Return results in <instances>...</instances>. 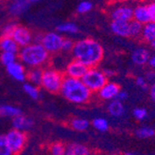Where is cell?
<instances>
[{
	"label": "cell",
	"mask_w": 155,
	"mask_h": 155,
	"mask_svg": "<svg viewBox=\"0 0 155 155\" xmlns=\"http://www.w3.org/2000/svg\"><path fill=\"white\" fill-rule=\"evenodd\" d=\"M11 151L7 144L5 135H0V155H11Z\"/></svg>",
	"instance_id": "34"
},
{
	"label": "cell",
	"mask_w": 155,
	"mask_h": 155,
	"mask_svg": "<svg viewBox=\"0 0 155 155\" xmlns=\"http://www.w3.org/2000/svg\"><path fill=\"white\" fill-rule=\"evenodd\" d=\"M42 74H43V68H30L29 71H27V80L34 84H36V86H40Z\"/></svg>",
	"instance_id": "23"
},
{
	"label": "cell",
	"mask_w": 155,
	"mask_h": 155,
	"mask_svg": "<svg viewBox=\"0 0 155 155\" xmlns=\"http://www.w3.org/2000/svg\"><path fill=\"white\" fill-rule=\"evenodd\" d=\"M93 8V4L92 2L88 1V0H84V1L80 2L76 8V10L80 14H86L89 12Z\"/></svg>",
	"instance_id": "32"
},
{
	"label": "cell",
	"mask_w": 155,
	"mask_h": 155,
	"mask_svg": "<svg viewBox=\"0 0 155 155\" xmlns=\"http://www.w3.org/2000/svg\"><path fill=\"white\" fill-rule=\"evenodd\" d=\"M148 64L150 65V67L155 69V55L150 56V59H149V61H148Z\"/></svg>",
	"instance_id": "42"
},
{
	"label": "cell",
	"mask_w": 155,
	"mask_h": 155,
	"mask_svg": "<svg viewBox=\"0 0 155 155\" xmlns=\"http://www.w3.org/2000/svg\"><path fill=\"white\" fill-rule=\"evenodd\" d=\"M6 71L11 78L18 82H24L27 79L26 67L20 61H16L15 62L7 65Z\"/></svg>",
	"instance_id": "11"
},
{
	"label": "cell",
	"mask_w": 155,
	"mask_h": 155,
	"mask_svg": "<svg viewBox=\"0 0 155 155\" xmlns=\"http://www.w3.org/2000/svg\"><path fill=\"white\" fill-rule=\"evenodd\" d=\"M21 47L17 44V42L9 35H2L0 37V49L2 51L13 52L18 54Z\"/></svg>",
	"instance_id": "17"
},
{
	"label": "cell",
	"mask_w": 155,
	"mask_h": 155,
	"mask_svg": "<svg viewBox=\"0 0 155 155\" xmlns=\"http://www.w3.org/2000/svg\"><path fill=\"white\" fill-rule=\"evenodd\" d=\"M150 15V21L155 22V0L150 1V3L148 4Z\"/></svg>",
	"instance_id": "38"
},
{
	"label": "cell",
	"mask_w": 155,
	"mask_h": 155,
	"mask_svg": "<svg viewBox=\"0 0 155 155\" xmlns=\"http://www.w3.org/2000/svg\"><path fill=\"white\" fill-rule=\"evenodd\" d=\"M89 121L87 119L81 118V117H74L72 118L69 122V126L71 127L73 130L82 132V131H86L89 127Z\"/></svg>",
	"instance_id": "22"
},
{
	"label": "cell",
	"mask_w": 155,
	"mask_h": 155,
	"mask_svg": "<svg viewBox=\"0 0 155 155\" xmlns=\"http://www.w3.org/2000/svg\"><path fill=\"white\" fill-rule=\"evenodd\" d=\"M141 1H152V0H141Z\"/></svg>",
	"instance_id": "47"
},
{
	"label": "cell",
	"mask_w": 155,
	"mask_h": 155,
	"mask_svg": "<svg viewBox=\"0 0 155 155\" xmlns=\"http://www.w3.org/2000/svg\"><path fill=\"white\" fill-rule=\"evenodd\" d=\"M29 2H31V3H36V2H39V1H41V0H28Z\"/></svg>",
	"instance_id": "45"
},
{
	"label": "cell",
	"mask_w": 155,
	"mask_h": 155,
	"mask_svg": "<svg viewBox=\"0 0 155 155\" xmlns=\"http://www.w3.org/2000/svg\"><path fill=\"white\" fill-rule=\"evenodd\" d=\"M91 124L94 129H96L98 132H106L109 130V127H110L109 122L103 117H97L93 119Z\"/></svg>",
	"instance_id": "28"
},
{
	"label": "cell",
	"mask_w": 155,
	"mask_h": 155,
	"mask_svg": "<svg viewBox=\"0 0 155 155\" xmlns=\"http://www.w3.org/2000/svg\"><path fill=\"white\" fill-rule=\"evenodd\" d=\"M135 82H136V84L138 87H140L141 89H143V90H148L149 89V82L147 81V79L145 78V77H143V76H137V78H136V80H135Z\"/></svg>",
	"instance_id": "36"
},
{
	"label": "cell",
	"mask_w": 155,
	"mask_h": 155,
	"mask_svg": "<svg viewBox=\"0 0 155 155\" xmlns=\"http://www.w3.org/2000/svg\"><path fill=\"white\" fill-rule=\"evenodd\" d=\"M107 110L109 114L115 118H119L124 114V106L123 104V101H118L117 98H114V100L110 101L107 106Z\"/></svg>",
	"instance_id": "20"
},
{
	"label": "cell",
	"mask_w": 155,
	"mask_h": 155,
	"mask_svg": "<svg viewBox=\"0 0 155 155\" xmlns=\"http://www.w3.org/2000/svg\"><path fill=\"white\" fill-rule=\"evenodd\" d=\"M150 47H151V48H153V49H155V39H153L150 43Z\"/></svg>",
	"instance_id": "44"
},
{
	"label": "cell",
	"mask_w": 155,
	"mask_h": 155,
	"mask_svg": "<svg viewBox=\"0 0 155 155\" xmlns=\"http://www.w3.org/2000/svg\"><path fill=\"white\" fill-rule=\"evenodd\" d=\"M82 81L92 93H97L107 83L108 77L104 71L96 66L87 69L84 75L82 77Z\"/></svg>",
	"instance_id": "5"
},
{
	"label": "cell",
	"mask_w": 155,
	"mask_h": 155,
	"mask_svg": "<svg viewBox=\"0 0 155 155\" xmlns=\"http://www.w3.org/2000/svg\"><path fill=\"white\" fill-rule=\"evenodd\" d=\"M110 17L111 21L117 20L130 21L131 20H133V7L125 3L118 4L111 8Z\"/></svg>",
	"instance_id": "8"
},
{
	"label": "cell",
	"mask_w": 155,
	"mask_h": 155,
	"mask_svg": "<svg viewBox=\"0 0 155 155\" xmlns=\"http://www.w3.org/2000/svg\"><path fill=\"white\" fill-rule=\"evenodd\" d=\"M133 20L145 24L150 21V15L148 5L137 4L133 8Z\"/></svg>",
	"instance_id": "13"
},
{
	"label": "cell",
	"mask_w": 155,
	"mask_h": 155,
	"mask_svg": "<svg viewBox=\"0 0 155 155\" xmlns=\"http://www.w3.org/2000/svg\"><path fill=\"white\" fill-rule=\"evenodd\" d=\"M136 136L138 138H150L155 136V130L150 126H142L136 130Z\"/></svg>",
	"instance_id": "30"
},
{
	"label": "cell",
	"mask_w": 155,
	"mask_h": 155,
	"mask_svg": "<svg viewBox=\"0 0 155 155\" xmlns=\"http://www.w3.org/2000/svg\"><path fill=\"white\" fill-rule=\"evenodd\" d=\"M12 38L17 42V44L22 48L27 45L31 44L34 42V35L32 31L25 26L22 25H16L12 35Z\"/></svg>",
	"instance_id": "9"
},
{
	"label": "cell",
	"mask_w": 155,
	"mask_h": 155,
	"mask_svg": "<svg viewBox=\"0 0 155 155\" xmlns=\"http://www.w3.org/2000/svg\"><path fill=\"white\" fill-rule=\"evenodd\" d=\"M149 91H150V98H151L153 101H155V80L151 83L150 87H149Z\"/></svg>",
	"instance_id": "41"
},
{
	"label": "cell",
	"mask_w": 155,
	"mask_h": 155,
	"mask_svg": "<svg viewBox=\"0 0 155 155\" xmlns=\"http://www.w3.org/2000/svg\"><path fill=\"white\" fill-rule=\"evenodd\" d=\"M74 42L71 38H63L62 45H61V51L62 52H71L73 49Z\"/></svg>",
	"instance_id": "35"
},
{
	"label": "cell",
	"mask_w": 155,
	"mask_h": 155,
	"mask_svg": "<svg viewBox=\"0 0 155 155\" xmlns=\"http://www.w3.org/2000/svg\"><path fill=\"white\" fill-rule=\"evenodd\" d=\"M18 60L26 68H44L50 61V54L39 42H32L20 48Z\"/></svg>",
	"instance_id": "3"
},
{
	"label": "cell",
	"mask_w": 155,
	"mask_h": 155,
	"mask_svg": "<svg viewBox=\"0 0 155 155\" xmlns=\"http://www.w3.org/2000/svg\"><path fill=\"white\" fill-rule=\"evenodd\" d=\"M88 67L86 66L84 63L79 61L78 60H72L69 61L64 69V75L69 77H74V78H79L82 79V77L84 75L86 72L87 71Z\"/></svg>",
	"instance_id": "10"
},
{
	"label": "cell",
	"mask_w": 155,
	"mask_h": 155,
	"mask_svg": "<svg viewBox=\"0 0 155 155\" xmlns=\"http://www.w3.org/2000/svg\"><path fill=\"white\" fill-rule=\"evenodd\" d=\"M140 38L149 44L153 39H155V22L154 21H150L149 22L143 24Z\"/></svg>",
	"instance_id": "21"
},
{
	"label": "cell",
	"mask_w": 155,
	"mask_h": 155,
	"mask_svg": "<svg viewBox=\"0 0 155 155\" xmlns=\"http://www.w3.org/2000/svg\"><path fill=\"white\" fill-rule=\"evenodd\" d=\"M71 54L88 68L100 64L104 57V49L98 42L93 38H84L74 42Z\"/></svg>",
	"instance_id": "1"
},
{
	"label": "cell",
	"mask_w": 155,
	"mask_h": 155,
	"mask_svg": "<svg viewBox=\"0 0 155 155\" xmlns=\"http://www.w3.org/2000/svg\"><path fill=\"white\" fill-rule=\"evenodd\" d=\"M120 2H127V1H131V0H118Z\"/></svg>",
	"instance_id": "46"
},
{
	"label": "cell",
	"mask_w": 155,
	"mask_h": 155,
	"mask_svg": "<svg viewBox=\"0 0 155 155\" xmlns=\"http://www.w3.org/2000/svg\"><path fill=\"white\" fill-rule=\"evenodd\" d=\"M33 125H34L33 119L23 115L22 114L13 117L12 119V127L24 132L30 130L33 127Z\"/></svg>",
	"instance_id": "15"
},
{
	"label": "cell",
	"mask_w": 155,
	"mask_h": 155,
	"mask_svg": "<svg viewBox=\"0 0 155 155\" xmlns=\"http://www.w3.org/2000/svg\"><path fill=\"white\" fill-rule=\"evenodd\" d=\"M150 57V51L145 48H138L131 53V61L137 66H143L147 64Z\"/></svg>",
	"instance_id": "16"
},
{
	"label": "cell",
	"mask_w": 155,
	"mask_h": 155,
	"mask_svg": "<svg viewBox=\"0 0 155 155\" xmlns=\"http://www.w3.org/2000/svg\"><path fill=\"white\" fill-rule=\"evenodd\" d=\"M57 32L60 34H69V35H74L78 33V26L76 23L72 21H65L61 22L57 26Z\"/></svg>",
	"instance_id": "24"
},
{
	"label": "cell",
	"mask_w": 155,
	"mask_h": 155,
	"mask_svg": "<svg viewBox=\"0 0 155 155\" xmlns=\"http://www.w3.org/2000/svg\"><path fill=\"white\" fill-rule=\"evenodd\" d=\"M115 98H117V100L120 101H126L128 98V93L126 91H124V90L120 89Z\"/></svg>",
	"instance_id": "39"
},
{
	"label": "cell",
	"mask_w": 155,
	"mask_h": 155,
	"mask_svg": "<svg viewBox=\"0 0 155 155\" xmlns=\"http://www.w3.org/2000/svg\"><path fill=\"white\" fill-rule=\"evenodd\" d=\"M91 150L88 147L80 143H69L66 145V155H89Z\"/></svg>",
	"instance_id": "19"
},
{
	"label": "cell",
	"mask_w": 155,
	"mask_h": 155,
	"mask_svg": "<svg viewBox=\"0 0 155 155\" xmlns=\"http://www.w3.org/2000/svg\"><path fill=\"white\" fill-rule=\"evenodd\" d=\"M16 23H8L4 26L3 30H2V35H9L11 36L14 29L16 27Z\"/></svg>",
	"instance_id": "37"
},
{
	"label": "cell",
	"mask_w": 155,
	"mask_h": 155,
	"mask_svg": "<svg viewBox=\"0 0 155 155\" xmlns=\"http://www.w3.org/2000/svg\"><path fill=\"white\" fill-rule=\"evenodd\" d=\"M65 149H66L65 144H63L61 141H57L50 144L48 150L53 155H63L65 154Z\"/></svg>",
	"instance_id": "31"
},
{
	"label": "cell",
	"mask_w": 155,
	"mask_h": 155,
	"mask_svg": "<svg viewBox=\"0 0 155 155\" xmlns=\"http://www.w3.org/2000/svg\"><path fill=\"white\" fill-rule=\"evenodd\" d=\"M16 61H18V54H16V53L2 51L1 55H0V61H1L2 64L5 66L15 62Z\"/></svg>",
	"instance_id": "29"
},
{
	"label": "cell",
	"mask_w": 155,
	"mask_h": 155,
	"mask_svg": "<svg viewBox=\"0 0 155 155\" xmlns=\"http://www.w3.org/2000/svg\"><path fill=\"white\" fill-rule=\"evenodd\" d=\"M23 91L35 101L38 100L39 97H40V90L38 88V86L30 82L25 83L23 84Z\"/></svg>",
	"instance_id": "26"
},
{
	"label": "cell",
	"mask_w": 155,
	"mask_h": 155,
	"mask_svg": "<svg viewBox=\"0 0 155 155\" xmlns=\"http://www.w3.org/2000/svg\"><path fill=\"white\" fill-rule=\"evenodd\" d=\"M133 116L137 121H143L148 116V111L144 108H136L133 110Z\"/></svg>",
	"instance_id": "33"
},
{
	"label": "cell",
	"mask_w": 155,
	"mask_h": 155,
	"mask_svg": "<svg viewBox=\"0 0 155 155\" xmlns=\"http://www.w3.org/2000/svg\"><path fill=\"white\" fill-rule=\"evenodd\" d=\"M143 24L135 20H131L129 21V37L138 38L141 35Z\"/></svg>",
	"instance_id": "27"
},
{
	"label": "cell",
	"mask_w": 155,
	"mask_h": 155,
	"mask_svg": "<svg viewBox=\"0 0 155 155\" xmlns=\"http://www.w3.org/2000/svg\"><path fill=\"white\" fill-rule=\"evenodd\" d=\"M64 76V74L60 70L47 65L43 68L40 86L49 93H59Z\"/></svg>",
	"instance_id": "4"
},
{
	"label": "cell",
	"mask_w": 155,
	"mask_h": 155,
	"mask_svg": "<svg viewBox=\"0 0 155 155\" xmlns=\"http://www.w3.org/2000/svg\"><path fill=\"white\" fill-rule=\"evenodd\" d=\"M104 73H105V74L107 75V77H110V76H111V75H114V71H111L110 69H106V70H104Z\"/></svg>",
	"instance_id": "43"
},
{
	"label": "cell",
	"mask_w": 155,
	"mask_h": 155,
	"mask_svg": "<svg viewBox=\"0 0 155 155\" xmlns=\"http://www.w3.org/2000/svg\"><path fill=\"white\" fill-rule=\"evenodd\" d=\"M110 27L114 35L121 37H129V21L112 20Z\"/></svg>",
	"instance_id": "14"
},
{
	"label": "cell",
	"mask_w": 155,
	"mask_h": 155,
	"mask_svg": "<svg viewBox=\"0 0 155 155\" xmlns=\"http://www.w3.org/2000/svg\"><path fill=\"white\" fill-rule=\"evenodd\" d=\"M60 93L65 100L77 105L87 103L93 94L82 79L69 76H64Z\"/></svg>",
	"instance_id": "2"
},
{
	"label": "cell",
	"mask_w": 155,
	"mask_h": 155,
	"mask_svg": "<svg viewBox=\"0 0 155 155\" xmlns=\"http://www.w3.org/2000/svg\"><path fill=\"white\" fill-rule=\"evenodd\" d=\"M6 141L12 154L21 153L27 143V135L24 131L13 128L6 135Z\"/></svg>",
	"instance_id": "6"
},
{
	"label": "cell",
	"mask_w": 155,
	"mask_h": 155,
	"mask_svg": "<svg viewBox=\"0 0 155 155\" xmlns=\"http://www.w3.org/2000/svg\"><path fill=\"white\" fill-rule=\"evenodd\" d=\"M145 78L147 79V81L149 83H152L155 80V71L154 70H150L149 72H147L145 74Z\"/></svg>",
	"instance_id": "40"
},
{
	"label": "cell",
	"mask_w": 155,
	"mask_h": 155,
	"mask_svg": "<svg viewBox=\"0 0 155 155\" xmlns=\"http://www.w3.org/2000/svg\"><path fill=\"white\" fill-rule=\"evenodd\" d=\"M31 2L28 0H13L8 7V11L13 16H20L30 8Z\"/></svg>",
	"instance_id": "18"
},
{
	"label": "cell",
	"mask_w": 155,
	"mask_h": 155,
	"mask_svg": "<svg viewBox=\"0 0 155 155\" xmlns=\"http://www.w3.org/2000/svg\"><path fill=\"white\" fill-rule=\"evenodd\" d=\"M21 114V110L16 106L4 104L0 106V116H8V117H15Z\"/></svg>",
	"instance_id": "25"
},
{
	"label": "cell",
	"mask_w": 155,
	"mask_h": 155,
	"mask_svg": "<svg viewBox=\"0 0 155 155\" xmlns=\"http://www.w3.org/2000/svg\"><path fill=\"white\" fill-rule=\"evenodd\" d=\"M63 36L59 32H48L42 35L40 43L50 55L57 54L61 51Z\"/></svg>",
	"instance_id": "7"
},
{
	"label": "cell",
	"mask_w": 155,
	"mask_h": 155,
	"mask_svg": "<svg viewBox=\"0 0 155 155\" xmlns=\"http://www.w3.org/2000/svg\"><path fill=\"white\" fill-rule=\"evenodd\" d=\"M120 89H121V87L118 84H116L114 82L107 81V83L97 93L98 97H100V98H101L102 101H110L116 97Z\"/></svg>",
	"instance_id": "12"
}]
</instances>
